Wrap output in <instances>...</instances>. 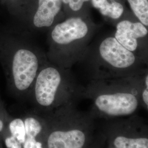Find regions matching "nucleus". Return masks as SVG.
<instances>
[{"instance_id": "1", "label": "nucleus", "mask_w": 148, "mask_h": 148, "mask_svg": "<svg viewBox=\"0 0 148 148\" xmlns=\"http://www.w3.org/2000/svg\"><path fill=\"white\" fill-rule=\"evenodd\" d=\"M77 63L93 79L126 77L148 71V63L122 46L114 32H98Z\"/></svg>"}, {"instance_id": "2", "label": "nucleus", "mask_w": 148, "mask_h": 148, "mask_svg": "<svg viewBox=\"0 0 148 148\" xmlns=\"http://www.w3.org/2000/svg\"><path fill=\"white\" fill-rule=\"evenodd\" d=\"M0 61L13 88L23 94L32 90L48 59L27 35L10 33L0 37Z\"/></svg>"}, {"instance_id": "3", "label": "nucleus", "mask_w": 148, "mask_h": 148, "mask_svg": "<svg viewBox=\"0 0 148 148\" xmlns=\"http://www.w3.org/2000/svg\"><path fill=\"white\" fill-rule=\"evenodd\" d=\"M101 26L87 16L65 18L48 30L46 54L51 63L70 69L82 58Z\"/></svg>"}, {"instance_id": "4", "label": "nucleus", "mask_w": 148, "mask_h": 148, "mask_svg": "<svg viewBox=\"0 0 148 148\" xmlns=\"http://www.w3.org/2000/svg\"><path fill=\"white\" fill-rule=\"evenodd\" d=\"M73 88L70 69L61 68L48 60L37 74L32 90L37 104L49 108L68 101Z\"/></svg>"}, {"instance_id": "5", "label": "nucleus", "mask_w": 148, "mask_h": 148, "mask_svg": "<svg viewBox=\"0 0 148 148\" xmlns=\"http://www.w3.org/2000/svg\"><path fill=\"white\" fill-rule=\"evenodd\" d=\"M14 16L29 33L47 32L65 19L62 0H27Z\"/></svg>"}, {"instance_id": "6", "label": "nucleus", "mask_w": 148, "mask_h": 148, "mask_svg": "<svg viewBox=\"0 0 148 148\" xmlns=\"http://www.w3.org/2000/svg\"><path fill=\"white\" fill-rule=\"evenodd\" d=\"M114 36L127 50L148 63V29L132 12H128L115 24Z\"/></svg>"}, {"instance_id": "7", "label": "nucleus", "mask_w": 148, "mask_h": 148, "mask_svg": "<svg viewBox=\"0 0 148 148\" xmlns=\"http://www.w3.org/2000/svg\"><path fill=\"white\" fill-rule=\"evenodd\" d=\"M86 140L85 133L79 129L56 131L48 137V148H83Z\"/></svg>"}, {"instance_id": "8", "label": "nucleus", "mask_w": 148, "mask_h": 148, "mask_svg": "<svg viewBox=\"0 0 148 148\" xmlns=\"http://www.w3.org/2000/svg\"><path fill=\"white\" fill-rule=\"evenodd\" d=\"M90 5L114 25L128 12L123 0H91Z\"/></svg>"}, {"instance_id": "9", "label": "nucleus", "mask_w": 148, "mask_h": 148, "mask_svg": "<svg viewBox=\"0 0 148 148\" xmlns=\"http://www.w3.org/2000/svg\"><path fill=\"white\" fill-rule=\"evenodd\" d=\"M91 0H62L65 18L70 16H89L87 10Z\"/></svg>"}, {"instance_id": "10", "label": "nucleus", "mask_w": 148, "mask_h": 148, "mask_svg": "<svg viewBox=\"0 0 148 148\" xmlns=\"http://www.w3.org/2000/svg\"><path fill=\"white\" fill-rule=\"evenodd\" d=\"M115 148H148L147 138H130L119 136L115 138Z\"/></svg>"}, {"instance_id": "11", "label": "nucleus", "mask_w": 148, "mask_h": 148, "mask_svg": "<svg viewBox=\"0 0 148 148\" xmlns=\"http://www.w3.org/2000/svg\"><path fill=\"white\" fill-rule=\"evenodd\" d=\"M132 13L148 27V0H127Z\"/></svg>"}, {"instance_id": "12", "label": "nucleus", "mask_w": 148, "mask_h": 148, "mask_svg": "<svg viewBox=\"0 0 148 148\" xmlns=\"http://www.w3.org/2000/svg\"><path fill=\"white\" fill-rule=\"evenodd\" d=\"M10 130L12 136L21 144L24 143L26 139V133L24 122L21 119H16L10 123Z\"/></svg>"}, {"instance_id": "13", "label": "nucleus", "mask_w": 148, "mask_h": 148, "mask_svg": "<svg viewBox=\"0 0 148 148\" xmlns=\"http://www.w3.org/2000/svg\"><path fill=\"white\" fill-rule=\"evenodd\" d=\"M24 122L26 137L36 138L41 130L42 126L37 119L30 117H27Z\"/></svg>"}, {"instance_id": "14", "label": "nucleus", "mask_w": 148, "mask_h": 148, "mask_svg": "<svg viewBox=\"0 0 148 148\" xmlns=\"http://www.w3.org/2000/svg\"><path fill=\"white\" fill-rule=\"evenodd\" d=\"M27 0H5V3L10 12L12 15H14Z\"/></svg>"}, {"instance_id": "15", "label": "nucleus", "mask_w": 148, "mask_h": 148, "mask_svg": "<svg viewBox=\"0 0 148 148\" xmlns=\"http://www.w3.org/2000/svg\"><path fill=\"white\" fill-rule=\"evenodd\" d=\"M5 143L6 147L8 148H22L21 143H19L15 138L12 136L5 139Z\"/></svg>"}, {"instance_id": "16", "label": "nucleus", "mask_w": 148, "mask_h": 148, "mask_svg": "<svg viewBox=\"0 0 148 148\" xmlns=\"http://www.w3.org/2000/svg\"><path fill=\"white\" fill-rule=\"evenodd\" d=\"M140 98L143 101L145 106H147V108L148 107V87H145L143 88L141 94L140 95Z\"/></svg>"}, {"instance_id": "17", "label": "nucleus", "mask_w": 148, "mask_h": 148, "mask_svg": "<svg viewBox=\"0 0 148 148\" xmlns=\"http://www.w3.org/2000/svg\"><path fill=\"white\" fill-rule=\"evenodd\" d=\"M30 148H43L42 143L36 141L35 143L32 145V146Z\"/></svg>"}, {"instance_id": "18", "label": "nucleus", "mask_w": 148, "mask_h": 148, "mask_svg": "<svg viewBox=\"0 0 148 148\" xmlns=\"http://www.w3.org/2000/svg\"><path fill=\"white\" fill-rule=\"evenodd\" d=\"M3 127V123L1 120H0V132L2 130Z\"/></svg>"}]
</instances>
